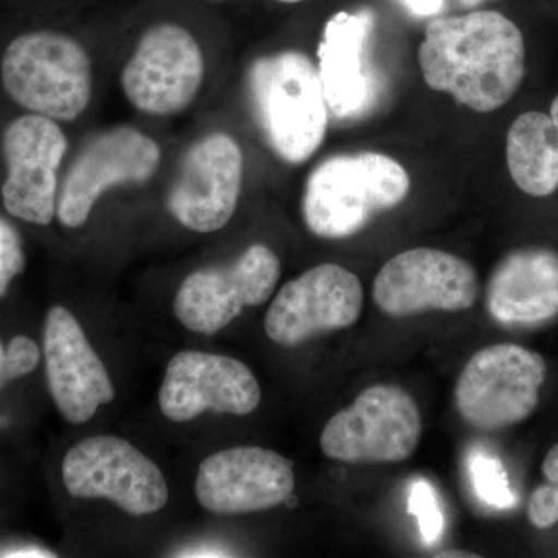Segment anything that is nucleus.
<instances>
[{
	"label": "nucleus",
	"mask_w": 558,
	"mask_h": 558,
	"mask_svg": "<svg viewBox=\"0 0 558 558\" xmlns=\"http://www.w3.org/2000/svg\"><path fill=\"white\" fill-rule=\"evenodd\" d=\"M418 64L433 90L475 112H494L520 89L526 73L523 33L505 14L481 10L429 22Z\"/></svg>",
	"instance_id": "obj_1"
},
{
	"label": "nucleus",
	"mask_w": 558,
	"mask_h": 558,
	"mask_svg": "<svg viewBox=\"0 0 558 558\" xmlns=\"http://www.w3.org/2000/svg\"><path fill=\"white\" fill-rule=\"evenodd\" d=\"M245 81L270 149L290 165L310 160L325 142L329 123L317 65L303 51H279L253 61Z\"/></svg>",
	"instance_id": "obj_2"
},
{
	"label": "nucleus",
	"mask_w": 558,
	"mask_h": 558,
	"mask_svg": "<svg viewBox=\"0 0 558 558\" xmlns=\"http://www.w3.org/2000/svg\"><path fill=\"white\" fill-rule=\"evenodd\" d=\"M405 168L379 153L340 154L323 160L306 180L303 218L325 240H343L365 229L374 216L409 196Z\"/></svg>",
	"instance_id": "obj_3"
},
{
	"label": "nucleus",
	"mask_w": 558,
	"mask_h": 558,
	"mask_svg": "<svg viewBox=\"0 0 558 558\" xmlns=\"http://www.w3.org/2000/svg\"><path fill=\"white\" fill-rule=\"evenodd\" d=\"M3 89L21 108L54 121H73L92 100L89 53L72 36L39 31L11 40L2 58Z\"/></svg>",
	"instance_id": "obj_4"
},
{
	"label": "nucleus",
	"mask_w": 558,
	"mask_h": 558,
	"mask_svg": "<svg viewBox=\"0 0 558 558\" xmlns=\"http://www.w3.org/2000/svg\"><path fill=\"white\" fill-rule=\"evenodd\" d=\"M422 417L416 400L396 385H374L330 417L319 447L326 458L348 464L403 462L416 451Z\"/></svg>",
	"instance_id": "obj_5"
},
{
	"label": "nucleus",
	"mask_w": 558,
	"mask_h": 558,
	"mask_svg": "<svg viewBox=\"0 0 558 558\" xmlns=\"http://www.w3.org/2000/svg\"><path fill=\"white\" fill-rule=\"evenodd\" d=\"M545 359L513 343L481 349L458 377L454 402L461 417L484 432L526 421L546 380Z\"/></svg>",
	"instance_id": "obj_6"
},
{
	"label": "nucleus",
	"mask_w": 558,
	"mask_h": 558,
	"mask_svg": "<svg viewBox=\"0 0 558 558\" xmlns=\"http://www.w3.org/2000/svg\"><path fill=\"white\" fill-rule=\"evenodd\" d=\"M62 481L73 498H106L134 517L159 512L170 498L160 469L117 436H94L73 446L62 461Z\"/></svg>",
	"instance_id": "obj_7"
},
{
	"label": "nucleus",
	"mask_w": 558,
	"mask_h": 558,
	"mask_svg": "<svg viewBox=\"0 0 558 558\" xmlns=\"http://www.w3.org/2000/svg\"><path fill=\"white\" fill-rule=\"evenodd\" d=\"M204 53L193 33L175 22L150 25L121 72V89L140 112L175 116L204 83Z\"/></svg>",
	"instance_id": "obj_8"
},
{
	"label": "nucleus",
	"mask_w": 558,
	"mask_h": 558,
	"mask_svg": "<svg viewBox=\"0 0 558 558\" xmlns=\"http://www.w3.org/2000/svg\"><path fill=\"white\" fill-rule=\"evenodd\" d=\"M160 161L159 145L135 128H112L92 135L81 146L62 180L58 219L68 229H78L87 222L106 191L149 182L159 170Z\"/></svg>",
	"instance_id": "obj_9"
},
{
	"label": "nucleus",
	"mask_w": 558,
	"mask_h": 558,
	"mask_svg": "<svg viewBox=\"0 0 558 558\" xmlns=\"http://www.w3.org/2000/svg\"><path fill=\"white\" fill-rule=\"evenodd\" d=\"M281 277V263L264 244L250 245L233 263L207 267L183 279L174 314L186 329L213 336L230 325L245 307L270 299Z\"/></svg>",
	"instance_id": "obj_10"
},
{
	"label": "nucleus",
	"mask_w": 558,
	"mask_h": 558,
	"mask_svg": "<svg viewBox=\"0 0 558 558\" xmlns=\"http://www.w3.org/2000/svg\"><path fill=\"white\" fill-rule=\"evenodd\" d=\"M478 295V275L468 260L427 247L407 250L389 259L373 288L377 307L395 318L468 311Z\"/></svg>",
	"instance_id": "obj_11"
},
{
	"label": "nucleus",
	"mask_w": 558,
	"mask_h": 558,
	"mask_svg": "<svg viewBox=\"0 0 558 558\" xmlns=\"http://www.w3.org/2000/svg\"><path fill=\"white\" fill-rule=\"evenodd\" d=\"M362 310L363 288L357 275L339 264H319L279 290L264 329L274 343L299 347L322 333L351 328Z\"/></svg>",
	"instance_id": "obj_12"
},
{
	"label": "nucleus",
	"mask_w": 558,
	"mask_h": 558,
	"mask_svg": "<svg viewBox=\"0 0 558 558\" xmlns=\"http://www.w3.org/2000/svg\"><path fill=\"white\" fill-rule=\"evenodd\" d=\"M242 178L244 156L236 140L226 132H213L183 154L168 193V209L197 233L223 229L236 211Z\"/></svg>",
	"instance_id": "obj_13"
},
{
	"label": "nucleus",
	"mask_w": 558,
	"mask_h": 558,
	"mask_svg": "<svg viewBox=\"0 0 558 558\" xmlns=\"http://www.w3.org/2000/svg\"><path fill=\"white\" fill-rule=\"evenodd\" d=\"M68 146L60 124L47 117L32 113L9 124L2 140V201L11 216L36 226L51 223L57 216L58 171Z\"/></svg>",
	"instance_id": "obj_14"
},
{
	"label": "nucleus",
	"mask_w": 558,
	"mask_h": 558,
	"mask_svg": "<svg viewBox=\"0 0 558 558\" xmlns=\"http://www.w3.org/2000/svg\"><path fill=\"white\" fill-rule=\"evenodd\" d=\"M260 388L255 374L227 355L183 351L168 363L159 405L172 422H189L211 410L247 416L258 409Z\"/></svg>",
	"instance_id": "obj_15"
},
{
	"label": "nucleus",
	"mask_w": 558,
	"mask_h": 558,
	"mask_svg": "<svg viewBox=\"0 0 558 558\" xmlns=\"http://www.w3.org/2000/svg\"><path fill=\"white\" fill-rule=\"evenodd\" d=\"M295 490L293 462L260 447H234L202 461L196 497L218 515H241L284 505Z\"/></svg>",
	"instance_id": "obj_16"
},
{
	"label": "nucleus",
	"mask_w": 558,
	"mask_h": 558,
	"mask_svg": "<svg viewBox=\"0 0 558 558\" xmlns=\"http://www.w3.org/2000/svg\"><path fill=\"white\" fill-rule=\"evenodd\" d=\"M47 385L61 416L86 424L116 398L105 363L94 351L72 312L53 306L44 326Z\"/></svg>",
	"instance_id": "obj_17"
},
{
	"label": "nucleus",
	"mask_w": 558,
	"mask_h": 558,
	"mask_svg": "<svg viewBox=\"0 0 558 558\" xmlns=\"http://www.w3.org/2000/svg\"><path fill=\"white\" fill-rule=\"evenodd\" d=\"M371 11L333 14L318 44V75L330 116L344 120L360 116L374 100V81L366 64Z\"/></svg>",
	"instance_id": "obj_18"
},
{
	"label": "nucleus",
	"mask_w": 558,
	"mask_h": 558,
	"mask_svg": "<svg viewBox=\"0 0 558 558\" xmlns=\"http://www.w3.org/2000/svg\"><path fill=\"white\" fill-rule=\"evenodd\" d=\"M486 306L501 325H539L558 315V252L526 247L508 253L488 277Z\"/></svg>",
	"instance_id": "obj_19"
},
{
	"label": "nucleus",
	"mask_w": 558,
	"mask_h": 558,
	"mask_svg": "<svg viewBox=\"0 0 558 558\" xmlns=\"http://www.w3.org/2000/svg\"><path fill=\"white\" fill-rule=\"evenodd\" d=\"M506 157L513 182L532 197L558 190V95L549 113H521L509 128Z\"/></svg>",
	"instance_id": "obj_20"
},
{
	"label": "nucleus",
	"mask_w": 558,
	"mask_h": 558,
	"mask_svg": "<svg viewBox=\"0 0 558 558\" xmlns=\"http://www.w3.org/2000/svg\"><path fill=\"white\" fill-rule=\"evenodd\" d=\"M469 473L476 498L488 508L508 510L517 505L508 472L499 458L486 451H473L469 458Z\"/></svg>",
	"instance_id": "obj_21"
},
{
	"label": "nucleus",
	"mask_w": 558,
	"mask_h": 558,
	"mask_svg": "<svg viewBox=\"0 0 558 558\" xmlns=\"http://www.w3.org/2000/svg\"><path fill=\"white\" fill-rule=\"evenodd\" d=\"M542 472L546 483L532 492L527 519L532 526L548 529L558 523V444L543 459Z\"/></svg>",
	"instance_id": "obj_22"
},
{
	"label": "nucleus",
	"mask_w": 558,
	"mask_h": 558,
	"mask_svg": "<svg viewBox=\"0 0 558 558\" xmlns=\"http://www.w3.org/2000/svg\"><path fill=\"white\" fill-rule=\"evenodd\" d=\"M409 512L417 520L425 545L435 546L442 535L446 521L438 495L427 480H416L411 484Z\"/></svg>",
	"instance_id": "obj_23"
},
{
	"label": "nucleus",
	"mask_w": 558,
	"mask_h": 558,
	"mask_svg": "<svg viewBox=\"0 0 558 558\" xmlns=\"http://www.w3.org/2000/svg\"><path fill=\"white\" fill-rule=\"evenodd\" d=\"M25 255L20 233L0 218V296L5 295L11 281L24 271Z\"/></svg>",
	"instance_id": "obj_24"
},
{
	"label": "nucleus",
	"mask_w": 558,
	"mask_h": 558,
	"mask_svg": "<svg viewBox=\"0 0 558 558\" xmlns=\"http://www.w3.org/2000/svg\"><path fill=\"white\" fill-rule=\"evenodd\" d=\"M40 351L38 344L28 337H14L5 349V368L9 380L27 376L39 365Z\"/></svg>",
	"instance_id": "obj_25"
},
{
	"label": "nucleus",
	"mask_w": 558,
	"mask_h": 558,
	"mask_svg": "<svg viewBox=\"0 0 558 558\" xmlns=\"http://www.w3.org/2000/svg\"><path fill=\"white\" fill-rule=\"evenodd\" d=\"M413 16H436L446 7V0H399Z\"/></svg>",
	"instance_id": "obj_26"
},
{
	"label": "nucleus",
	"mask_w": 558,
	"mask_h": 558,
	"mask_svg": "<svg viewBox=\"0 0 558 558\" xmlns=\"http://www.w3.org/2000/svg\"><path fill=\"white\" fill-rule=\"evenodd\" d=\"M179 557H229L230 554L226 549L218 548V546L205 545L193 546V548L182 550L178 554Z\"/></svg>",
	"instance_id": "obj_27"
},
{
	"label": "nucleus",
	"mask_w": 558,
	"mask_h": 558,
	"mask_svg": "<svg viewBox=\"0 0 558 558\" xmlns=\"http://www.w3.org/2000/svg\"><path fill=\"white\" fill-rule=\"evenodd\" d=\"M3 557L44 558V557H54V554H50L49 550H44V549H39V548H20V549L7 550V553L3 554Z\"/></svg>",
	"instance_id": "obj_28"
},
{
	"label": "nucleus",
	"mask_w": 558,
	"mask_h": 558,
	"mask_svg": "<svg viewBox=\"0 0 558 558\" xmlns=\"http://www.w3.org/2000/svg\"><path fill=\"white\" fill-rule=\"evenodd\" d=\"M436 557H440V558H475V557H480V556H476V554H473V553H465V550H444L442 554H438V556Z\"/></svg>",
	"instance_id": "obj_29"
},
{
	"label": "nucleus",
	"mask_w": 558,
	"mask_h": 558,
	"mask_svg": "<svg viewBox=\"0 0 558 558\" xmlns=\"http://www.w3.org/2000/svg\"><path fill=\"white\" fill-rule=\"evenodd\" d=\"M9 380V376H7V368H5V348L2 347V343H0V387L2 385H5Z\"/></svg>",
	"instance_id": "obj_30"
},
{
	"label": "nucleus",
	"mask_w": 558,
	"mask_h": 558,
	"mask_svg": "<svg viewBox=\"0 0 558 558\" xmlns=\"http://www.w3.org/2000/svg\"><path fill=\"white\" fill-rule=\"evenodd\" d=\"M461 2L464 7H473L478 5V3L483 2V0H461Z\"/></svg>",
	"instance_id": "obj_31"
},
{
	"label": "nucleus",
	"mask_w": 558,
	"mask_h": 558,
	"mask_svg": "<svg viewBox=\"0 0 558 558\" xmlns=\"http://www.w3.org/2000/svg\"><path fill=\"white\" fill-rule=\"evenodd\" d=\"M278 2H281V3H299V2H303V0H278Z\"/></svg>",
	"instance_id": "obj_32"
},
{
	"label": "nucleus",
	"mask_w": 558,
	"mask_h": 558,
	"mask_svg": "<svg viewBox=\"0 0 558 558\" xmlns=\"http://www.w3.org/2000/svg\"><path fill=\"white\" fill-rule=\"evenodd\" d=\"M207 2H223V0H207Z\"/></svg>",
	"instance_id": "obj_33"
}]
</instances>
